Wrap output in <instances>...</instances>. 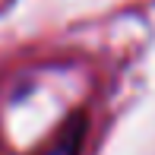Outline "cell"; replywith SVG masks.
I'll return each mask as SVG.
<instances>
[{
    "mask_svg": "<svg viewBox=\"0 0 155 155\" xmlns=\"http://www.w3.org/2000/svg\"><path fill=\"white\" fill-rule=\"evenodd\" d=\"M82 139H86V114H70L60 124V130L48 139L35 155H79L82 152Z\"/></svg>",
    "mask_w": 155,
    "mask_h": 155,
    "instance_id": "1",
    "label": "cell"
}]
</instances>
